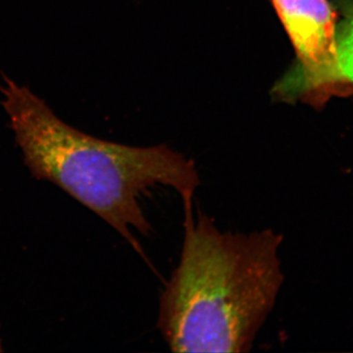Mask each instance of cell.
Masks as SVG:
<instances>
[{
    "mask_svg": "<svg viewBox=\"0 0 353 353\" xmlns=\"http://www.w3.org/2000/svg\"><path fill=\"white\" fill-rule=\"evenodd\" d=\"M282 234L223 232L185 208L180 261L160 296L157 328L174 352H248L275 306Z\"/></svg>",
    "mask_w": 353,
    "mask_h": 353,
    "instance_id": "cell-1",
    "label": "cell"
},
{
    "mask_svg": "<svg viewBox=\"0 0 353 353\" xmlns=\"http://www.w3.org/2000/svg\"><path fill=\"white\" fill-rule=\"evenodd\" d=\"M3 106L25 164L105 221L136 250L132 229L152 231L141 199L158 185L173 188L185 205L201 185L196 165L166 145L137 148L88 136L62 122L43 101L6 79Z\"/></svg>",
    "mask_w": 353,
    "mask_h": 353,
    "instance_id": "cell-2",
    "label": "cell"
},
{
    "mask_svg": "<svg viewBox=\"0 0 353 353\" xmlns=\"http://www.w3.org/2000/svg\"><path fill=\"white\" fill-rule=\"evenodd\" d=\"M290 41L297 63L278 85L281 94L322 104L347 95L336 60V15L328 0H272Z\"/></svg>",
    "mask_w": 353,
    "mask_h": 353,
    "instance_id": "cell-3",
    "label": "cell"
},
{
    "mask_svg": "<svg viewBox=\"0 0 353 353\" xmlns=\"http://www.w3.org/2000/svg\"><path fill=\"white\" fill-rule=\"evenodd\" d=\"M341 19L336 24V60L345 88L353 92V0H341Z\"/></svg>",
    "mask_w": 353,
    "mask_h": 353,
    "instance_id": "cell-4",
    "label": "cell"
}]
</instances>
